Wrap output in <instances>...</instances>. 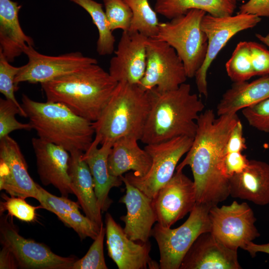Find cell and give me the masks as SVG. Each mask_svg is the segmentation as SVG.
Returning <instances> with one entry per match:
<instances>
[{"label":"cell","mask_w":269,"mask_h":269,"mask_svg":"<svg viewBox=\"0 0 269 269\" xmlns=\"http://www.w3.org/2000/svg\"><path fill=\"white\" fill-rule=\"evenodd\" d=\"M210 232L227 247L244 250L260 236L255 226L257 221L252 209L246 202L234 201L229 205L210 208Z\"/></svg>","instance_id":"obj_9"},{"label":"cell","mask_w":269,"mask_h":269,"mask_svg":"<svg viewBox=\"0 0 269 269\" xmlns=\"http://www.w3.org/2000/svg\"><path fill=\"white\" fill-rule=\"evenodd\" d=\"M249 160L242 152H234L226 154L223 160L222 168L224 175L228 178L242 172L248 166Z\"/></svg>","instance_id":"obj_40"},{"label":"cell","mask_w":269,"mask_h":269,"mask_svg":"<svg viewBox=\"0 0 269 269\" xmlns=\"http://www.w3.org/2000/svg\"><path fill=\"white\" fill-rule=\"evenodd\" d=\"M84 152H70L68 174L71 187L86 216L101 226L102 211L98 205L92 176L87 163L83 159Z\"/></svg>","instance_id":"obj_22"},{"label":"cell","mask_w":269,"mask_h":269,"mask_svg":"<svg viewBox=\"0 0 269 269\" xmlns=\"http://www.w3.org/2000/svg\"><path fill=\"white\" fill-rule=\"evenodd\" d=\"M18 266L12 253L6 247H3L0 252V269H15Z\"/></svg>","instance_id":"obj_43"},{"label":"cell","mask_w":269,"mask_h":269,"mask_svg":"<svg viewBox=\"0 0 269 269\" xmlns=\"http://www.w3.org/2000/svg\"><path fill=\"white\" fill-rule=\"evenodd\" d=\"M261 18L255 15L238 13L235 15L217 17L206 13L201 26L208 39L205 60L195 76L198 92L208 96L207 71L213 60L227 42L238 32L256 26Z\"/></svg>","instance_id":"obj_12"},{"label":"cell","mask_w":269,"mask_h":269,"mask_svg":"<svg viewBox=\"0 0 269 269\" xmlns=\"http://www.w3.org/2000/svg\"><path fill=\"white\" fill-rule=\"evenodd\" d=\"M252 257H255L258 253H264L269 255V243L258 244L253 242L249 243L244 249Z\"/></svg>","instance_id":"obj_44"},{"label":"cell","mask_w":269,"mask_h":269,"mask_svg":"<svg viewBox=\"0 0 269 269\" xmlns=\"http://www.w3.org/2000/svg\"><path fill=\"white\" fill-rule=\"evenodd\" d=\"M105 222L108 256L118 269H159V265L150 256L149 241L136 243L130 239L109 213L105 215Z\"/></svg>","instance_id":"obj_16"},{"label":"cell","mask_w":269,"mask_h":269,"mask_svg":"<svg viewBox=\"0 0 269 269\" xmlns=\"http://www.w3.org/2000/svg\"><path fill=\"white\" fill-rule=\"evenodd\" d=\"M37 200L40 207L55 214L61 221L70 212L79 209L78 203L74 202L67 197H58L38 186Z\"/></svg>","instance_id":"obj_33"},{"label":"cell","mask_w":269,"mask_h":269,"mask_svg":"<svg viewBox=\"0 0 269 269\" xmlns=\"http://www.w3.org/2000/svg\"><path fill=\"white\" fill-rule=\"evenodd\" d=\"M121 178L126 193L119 202L124 204L127 208L126 215L120 217L125 223L124 231L133 241L147 242L151 236L153 225L157 222L152 200L131 184L125 176H121Z\"/></svg>","instance_id":"obj_20"},{"label":"cell","mask_w":269,"mask_h":269,"mask_svg":"<svg viewBox=\"0 0 269 269\" xmlns=\"http://www.w3.org/2000/svg\"><path fill=\"white\" fill-rule=\"evenodd\" d=\"M238 13L269 17V0H249L239 7Z\"/></svg>","instance_id":"obj_42"},{"label":"cell","mask_w":269,"mask_h":269,"mask_svg":"<svg viewBox=\"0 0 269 269\" xmlns=\"http://www.w3.org/2000/svg\"><path fill=\"white\" fill-rule=\"evenodd\" d=\"M26 118L25 112L12 101L7 99H0V139L9 135L13 131L32 130L30 124L22 123L15 118L16 115Z\"/></svg>","instance_id":"obj_31"},{"label":"cell","mask_w":269,"mask_h":269,"mask_svg":"<svg viewBox=\"0 0 269 269\" xmlns=\"http://www.w3.org/2000/svg\"><path fill=\"white\" fill-rule=\"evenodd\" d=\"M247 148L245 138L243 136V127L239 120L233 128L227 142L225 154L234 152H242Z\"/></svg>","instance_id":"obj_41"},{"label":"cell","mask_w":269,"mask_h":269,"mask_svg":"<svg viewBox=\"0 0 269 269\" xmlns=\"http://www.w3.org/2000/svg\"><path fill=\"white\" fill-rule=\"evenodd\" d=\"M269 98V75L252 82H233L223 94L217 106L218 116L235 114Z\"/></svg>","instance_id":"obj_26"},{"label":"cell","mask_w":269,"mask_h":269,"mask_svg":"<svg viewBox=\"0 0 269 269\" xmlns=\"http://www.w3.org/2000/svg\"><path fill=\"white\" fill-rule=\"evenodd\" d=\"M149 109L147 91L138 85L118 82L99 118L93 122L94 140L100 145H113L124 136L140 140Z\"/></svg>","instance_id":"obj_5"},{"label":"cell","mask_w":269,"mask_h":269,"mask_svg":"<svg viewBox=\"0 0 269 269\" xmlns=\"http://www.w3.org/2000/svg\"><path fill=\"white\" fill-rule=\"evenodd\" d=\"M196 203L194 181L182 170L176 171L152 200L157 223L169 228L190 213Z\"/></svg>","instance_id":"obj_14"},{"label":"cell","mask_w":269,"mask_h":269,"mask_svg":"<svg viewBox=\"0 0 269 269\" xmlns=\"http://www.w3.org/2000/svg\"><path fill=\"white\" fill-rule=\"evenodd\" d=\"M21 5L11 0H0V52L9 62L24 53L32 38L23 31L18 13Z\"/></svg>","instance_id":"obj_23"},{"label":"cell","mask_w":269,"mask_h":269,"mask_svg":"<svg viewBox=\"0 0 269 269\" xmlns=\"http://www.w3.org/2000/svg\"><path fill=\"white\" fill-rule=\"evenodd\" d=\"M238 1H243L244 0H237Z\"/></svg>","instance_id":"obj_46"},{"label":"cell","mask_w":269,"mask_h":269,"mask_svg":"<svg viewBox=\"0 0 269 269\" xmlns=\"http://www.w3.org/2000/svg\"><path fill=\"white\" fill-rule=\"evenodd\" d=\"M28 62L15 79V86L21 82L43 83L76 72L88 65L98 64L92 57L85 56L80 52H73L58 56H49L37 51L32 46L24 51Z\"/></svg>","instance_id":"obj_13"},{"label":"cell","mask_w":269,"mask_h":269,"mask_svg":"<svg viewBox=\"0 0 269 269\" xmlns=\"http://www.w3.org/2000/svg\"><path fill=\"white\" fill-rule=\"evenodd\" d=\"M147 38L138 32L123 31L108 72L118 82L139 84L146 69Z\"/></svg>","instance_id":"obj_17"},{"label":"cell","mask_w":269,"mask_h":269,"mask_svg":"<svg viewBox=\"0 0 269 269\" xmlns=\"http://www.w3.org/2000/svg\"><path fill=\"white\" fill-rule=\"evenodd\" d=\"M118 82L98 64L41 84L46 101L61 103L76 114L96 121Z\"/></svg>","instance_id":"obj_3"},{"label":"cell","mask_w":269,"mask_h":269,"mask_svg":"<svg viewBox=\"0 0 269 269\" xmlns=\"http://www.w3.org/2000/svg\"><path fill=\"white\" fill-rule=\"evenodd\" d=\"M206 12L192 9L185 14L160 22L154 37L168 43L182 60L187 78L195 77L207 52L208 39L201 26Z\"/></svg>","instance_id":"obj_6"},{"label":"cell","mask_w":269,"mask_h":269,"mask_svg":"<svg viewBox=\"0 0 269 269\" xmlns=\"http://www.w3.org/2000/svg\"><path fill=\"white\" fill-rule=\"evenodd\" d=\"M237 0H156V13L171 19L192 9H201L211 15H232L237 8Z\"/></svg>","instance_id":"obj_27"},{"label":"cell","mask_w":269,"mask_h":269,"mask_svg":"<svg viewBox=\"0 0 269 269\" xmlns=\"http://www.w3.org/2000/svg\"><path fill=\"white\" fill-rule=\"evenodd\" d=\"M242 113L251 126L269 133V98L243 109Z\"/></svg>","instance_id":"obj_38"},{"label":"cell","mask_w":269,"mask_h":269,"mask_svg":"<svg viewBox=\"0 0 269 269\" xmlns=\"http://www.w3.org/2000/svg\"><path fill=\"white\" fill-rule=\"evenodd\" d=\"M225 67L228 76L233 82L246 81L256 76L252 64L249 41L238 43Z\"/></svg>","instance_id":"obj_30"},{"label":"cell","mask_w":269,"mask_h":269,"mask_svg":"<svg viewBox=\"0 0 269 269\" xmlns=\"http://www.w3.org/2000/svg\"><path fill=\"white\" fill-rule=\"evenodd\" d=\"M109 26L113 31L121 29L129 31L133 13L125 0H102Z\"/></svg>","instance_id":"obj_32"},{"label":"cell","mask_w":269,"mask_h":269,"mask_svg":"<svg viewBox=\"0 0 269 269\" xmlns=\"http://www.w3.org/2000/svg\"><path fill=\"white\" fill-rule=\"evenodd\" d=\"M194 138L179 136L162 142L146 144L144 149L152 158V164L144 176L133 171L125 177L133 186L153 200L159 190L172 177L181 158L189 150Z\"/></svg>","instance_id":"obj_8"},{"label":"cell","mask_w":269,"mask_h":269,"mask_svg":"<svg viewBox=\"0 0 269 269\" xmlns=\"http://www.w3.org/2000/svg\"><path fill=\"white\" fill-rule=\"evenodd\" d=\"M37 170L44 185H52L63 196L73 194L68 174L70 152L64 148L40 139L32 138Z\"/></svg>","instance_id":"obj_18"},{"label":"cell","mask_w":269,"mask_h":269,"mask_svg":"<svg viewBox=\"0 0 269 269\" xmlns=\"http://www.w3.org/2000/svg\"><path fill=\"white\" fill-rule=\"evenodd\" d=\"M22 107L38 137L59 145L69 152H85L94 139L93 122L76 114L65 105L57 102H40L25 94Z\"/></svg>","instance_id":"obj_4"},{"label":"cell","mask_w":269,"mask_h":269,"mask_svg":"<svg viewBox=\"0 0 269 269\" xmlns=\"http://www.w3.org/2000/svg\"><path fill=\"white\" fill-rule=\"evenodd\" d=\"M150 109L140 141L146 144L157 143L185 136L194 138L197 120L205 105L191 86L183 83L177 89L159 92L147 91Z\"/></svg>","instance_id":"obj_2"},{"label":"cell","mask_w":269,"mask_h":269,"mask_svg":"<svg viewBox=\"0 0 269 269\" xmlns=\"http://www.w3.org/2000/svg\"><path fill=\"white\" fill-rule=\"evenodd\" d=\"M39 184L28 172L18 143L9 135L0 139V189L10 196L36 198Z\"/></svg>","instance_id":"obj_15"},{"label":"cell","mask_w":269,"mask_h":269,"mask_svg":"<svg viewBox=\"0 0 269 269\" xmlns=\"http://www.w3.org/2000/svg\"><path fill=\"white\" fill-rule=\"evenodd\" d=\"M105 235L106 228L102 223L98 236L86 254L81 259L77 260L71 269H107L103 250Z\"/></svg>","instance_id":"obj_34"},{"label":"cell","mask_w":269,"mask_h":269,"mask_svg":"<svg viewBox=\"0 0 269 269\" xmlns=\"http://www.w3.org/2000/svg\"><path fill=\"white\" fill-rule=\"evenodd\" d=\"M1 197L4 201L0 202V214L7 211L8 215L14 216L21 221L27 222L34 221L36 207L31 206L25 201V199L19 197H8L2 193Z\"/></svg>","instance_id":"obj_36"},{"label":"cell","mask_w":269,"mask_h":269,"mask_svg":"<svg viewBox=\"0 0 269 269\" xmlns=\"http://www.w3.org/2000/svg\"><path fill=\"white\" fill-rule=\"evenodd\" d=\"M82 7L90 15L98 31L97 51L104 56L114 52L116 39L110 29L102 4L94 0H70Z\"/></svg>","instance_id":"obj_28"},{"label":"cell","mask_w":269,"mask_h":269,"mask_svg":"<svg viewBox=\"0 0 269 269\" xmlns=\"http://www.w3.org/2000/svg\"><path fill=\"white\" fill-rule=\"evenodd\" d=\"M138 140L134 137L124 136L114 142L108 158L111 175L121 177L132 170L135 175L142 176L148 172L152 158L144 149L139 147Z\"/></svg>","instance_id":"obj_25"},{"label":"cell","mask_w":269,"mask_h":269,"mask_svg":"<svg viewBox=\"0 0 269 269\" xmlns=\"http://www.w3.org/2000/svg\"><path fill=\"white\" fill-rule=\"evenodd\" d=\"M99 145L93 140L89 148L84 152L83 159L91 172L98 205L102 212H104L112 203L109 197L110 190L120 187L123 181L121 176H112L109 171L108 158L113 145L105 143L98 147Z\"/></svg>","instance_id":"obj_24"},{"label":"cell","mask_w":269,"mask_h":269,"mask_svg":"<svg viewBox=\"0 0 269 269\" xmlns=\"http://www.w3.org/2000/svg\"><path fill=\"white\" fill-rule=\"evenodd\" d=\"M62 222L72 228L81 240L89 237L94 240L98 236L101 228V226L86 216L82 215L79 210L70 212L64 218Z\"/></svg>","instance_id":"obj_37"},{"label":"cell","mask_w":269,"mask_h":269,"mask_svg":"<svg viewBox=\"0 0 269 269\" xmlns=\"http://www.w3.org/2000/svg\"><path fill=\"white\" fill-rule=\"evenodd\" d=\"M1 215L0 242L13 255L18 268L23 269H71L77 259L54 254L45 245L26 239L7 215Z\"/></svg>","instance_id":"obj_10"},{"label":"cell","mask_w":269,"mask_h":269,"mask_svg":"<svg viewBox=\"0 0 269 269\" xmlns=\"http://www.w3.org/2000/svg\"><path fill=\"white\" fill-rule=\"evenodd\" d=\"M239 120L237 113L216 118L211 109L199 115L191 146L176 168L181 171L190 167L197 203L212 207L230 196L229 179L223 174L222 163L228 138Z\"/></svg>","instance_id":"obj_1"},{"label":"cell","mask_w":269,"mask_h":269,"mask_svg":"<svg viewBox=\"0 0 269 269\" xmlns=\"http://www.w3.org/2000/svg\"><path fill=\"white\" fill-rule=\"evenodd\" d=\"M237 250L231 249L210 232L200 234L184 257L179 269H242Z\"/></svg>","instance_id":"obj_19"},{"label":"cell","mask_w":269,"mask_h":269,"mask_svg":"<svg viewBox=\"0 0 269 269\" xmlns=\"http://www.w3.org/2000/svg\"><path fill=\"white\" fill-rule=\"evenodd\" d=\"M21 68L22 66L15 67L11 65L0 52V92L4 96L5 99L12 101L23 110L14 94L18 90V87L15 84V79Z\"/></svg>","instance_id":"obj_35"},{"label":"cell","mask_w":269,"mask_h":269,"mask_svg":"<svg viewBox=\"0 0 269 269\" xmlns=\"http://www.w3.org/2000/svg\"><path fill=\"white\" fill-rule=\"evenodd\" d=\"M146 66L138 85L143 90L159 92L177 89L187 77L183 63L175 50L166 42L148 38L146 42Z\"/></svg>","instance_id":"obj_11"},{"label":"cell","mask_w":269,"mask_h":269,"mask_svg":"<svg viewBox=\"0 0 269 269\" xmlns=\"http://www.w3.org/2000/svg\"><path fill=\"white\" fill-rule=\"evenodd\" d=\"M230 196L246 200L258 205L269 204V164L249 160L241 173L229 178Z\"/></svg>","instance_id":"obj_21"},{"label":"cell","mask_w":269,"mask_h":269,"mask_svg":"<svg viewBox=\"0 0 269 269\" xmlns=\"http://www.w3.org/2000/svg\"><path fill=\"white\" fill-rule=\"evenodd\" d=\"M211 207L197 203L186 221L176 228L165 227L158 223L154 226L151 236L158 247L159 269H179L184 257L197 237L211 231Z\"/></svg>","instance_id":"obj_7"},{"label":"cell","mask_w":269,"mask_h":269,"mask_svg":"<svg viewBox=\"0 0 269 269\" xmlns=\"http://www.w3.org/2000/svg\"><path fill=\"white\" fill-rule=\"evenodd\" d=\"M257 38L263 43L269 47V34L266 36H263L260 34H256Z\"/></svg>","instance_id":"obj_45"},{"label":"cell","mask_w":269,"mask_h":269,"mask_svg":"<svg viewBox=\"0 0 269 269\" xmlns=\"http://www.w3.org/2000/svg\"><path fill=\"white\" fill-rule=\"evenodd\" d=\"M132 10L133 17L129 31L138 32L148 38L155 36L160 22L156 12L148 0H125Z\"/></svg>","instance_id":"obj_29"},{"label":"cell","mask_w":269,"mask_h":269,"mask_svg":"<svg viewBox=\"0 0 269 269\" xmlns=\"http://www.w3.org/2000/svg\"><path fill=\"white\" fill-rule=\"evenodd\" d=\"M249 44L255 75H269V50L256 42L249 41Z\"/></svg>","instance_id":"obj_39"}]
</instances>
